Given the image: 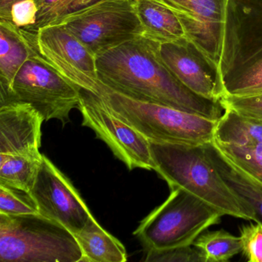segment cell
I'll list each match as a JSON object with an SVG mask.
<instances>
[{"instance_id":"5b68a950","label":"cell","mask_w":262,"mask_h":262,"mask_svg":"<svg viewBox=\"0 0 262 262\" xmlns=\"http://www.w3.org/2000/svg\"><path fill=\"white\" fill-rule=\"evenodd\" d=\"M166 200L139 224L134 234L145 249L190 246L208 228L220 223L222 214L181 188H173Z\"/></svg>"},{"instance_id":"ac0fdd59","label":"cell","mask_w":262,"mask_h":262,"mask_svg":"<svg viewBox=\"0 0 262 262\" xmlns=\"http://www.w3.org/2000/svg\"><path fill=\"white\" fill-rule=\"evenodd\" d=\"M217 121L214 140L221 145L251 147L262 144V120L224 108Z\"/></svg>"},{"instance_id":"cb8c5ba5","label":"cell","mask_w":262,"mask_h":262,"mask_svg":"<svg viewBox=\"0 0 262 262\" xmlns=\"http://www.w3.org/2000/svg\"><path fill=\"white\" fill-rule=\"evenodd\" d=\"M242 254L249 262H262V225L250 224L240 229Z\"/></svg>"},{"instance_id":"5bb4252c","label":"cell","mask_w":262,"mask_h":262,"mask_svg":"<svg viewBox=\"0 0 262 262\" xmlns=\"http://www.w3.org/2000/svg\"><path fill=\"white\" fill-rule=\"evenodd\" d=\"M30 56L24 30L0 21V105L8 102L15 78Z\"/></svg>"},{"instance_id":"7402d4cb","label":"cell","mask_w":262,"mask_h":262,"mask_svg":"<svg viewBox=\"0 0 262 262\" xmlns=\"http://www.w3.org/2000/svg\"><path fill=\"white\" fill-rule=\"evenodd\" d=\"M217 144L236 165L262 183V144L251 147Z\"/></svg>"},{"instance_id":"44dd1931","label":"cell","mask_w":262,"mask_h":262,"mask_svg":"<svg viewBox=\"0 0 262 262\" xmlns=\"http://www.w3.org/2000/svg\"><path fill=\"white\" fill-rule=\"evenodd\" d=\"M0 214L9 215L39 214V210L30 192L0 185Z\"/></svg>"},{"instance_id":"8fae6325","label":"cell","mask_w":262,"mask_h":262,"mask_svg":"<svg viewBox=\"0 0 262 262\" xmlns=\"http://www.w3.org/2000/svg\"><path fill=\"white\" fill-rule=\"evenodd\" d=\"M160 52L170 71L190 91L221 101L223 93L217 70L186 38L162 44Z\"/></svg>"},{"instance_id":"ffe728a7","label":"cell","mask_w":262,"mask_h":262,"mask_svg":"<svg viewBox=\"0 0 262 262\" xmlns=\"http://www.w3.org/2000/svg\"><path fill=\"white\" fill-rule=\"evenodd\" d=\"M202 254L203 262H225L242 251L240 236L224 230L203 232L193 243Z\"/></svg>"},{"instance_id":"ba28073f","label":"cell","mask_w":262,"mask_h":262,"mask_svg":"<svg viewBox=\"0 0 262 262\" xmlns=\"http://www.w3.org/2000/svg\"><path fill=\"white\" fill-rule=\"evenodd\" d=\"M79 90L78 110L82 116V125L91 128L128 169L154 170L148 139L117 117L97 95Z\"/></svg>"},{"instance_id":"4fadbf2b","label":"cell","mask_w":262,"mask_h":262,"mask_svg":"<svg viewBox=\"0 0 262 262\" xmlns=\"http://www.w3.org/2000/svg\"><path fill=\"white\" fill-rule=\"evenodd\" d=\"M207 158L228 188L249 208L254 222L262 225V183L236 165L213 139L204 145Z\"/></svg>"},{"instance_id":"9c48e42d","label":"cell","mask_w":262,"mask_h":262,"mask_svg":"<svg viewBox=\"0 0 262 262\" xmlns=\"http://www.w3.org/2000/svg\"><path fill=\"white\" fill-rule=\"evenodd\" d=\"M30 193L39 214L63 225L73 234L81 231L93 216L70 179L45 155Z\"/></svg>"},{"instance_id":"603a6c76","label":"cell","mask_w":262,"mask_h":262,"mask_svg":"<svg viewBox=\"0 0 262 262\" xmlns=\"http://www.w3.org/2000/svg\"><path fill=\"white\" fill-rule=\"evenodd\" d=\"M145 262H203L200 251L193 246L176 247L165 249L145 250Z\"/></svg>"},{"instance_id":"52a82bcc","label":"cell","mask_w":262,"mask_h":262,"mask_svg":"<svg viewBox=\"0 0 262 262\" xmlns=\"http://www.w3.org/2000/svg\"><path fill=\"white\" fill-rule=\"evenodd\" d=\"M79 100L77 87L31 53L18 72L11 96L5 104H30L42 115L45 122L57 119L65 125L70 122L72 110H78Z\"/></svg>"},{"instance_id":"8992f818","label":"cell","mask_w":262,"mask_h":262,"mask_svg":"<svg viewBox=\"0 0 262 262\" xmlns=\"http://www.w3.org/2000/svg\"><path fill=\"white\" fill-rule=\"evenodd\" d=\"M58 24L96 56L143 36L134 0H101L66 16Z\"/></svg>"},{"instance_id":"e0dca14e","label":"cell","mask_w":262,"mask_h":262,"mask_svg":"<svg viewBox=\"0 0 262 262\" xmlns=\"http://www.w3.org/2000/svg\"><path fill=\"white\" fill-rule=\"evenodd\" d=\"M82 252L81 262H125L126 249L120 241L105 231L94 216L74 234Z\"/></svg>"},{"instance_id":"2e32d148","label":"cell","mask_w":262,"mask_h":262,"mask_svg":"<svg viewBox=\"0 0 262 262\" xmlns=\"http://www.w3.org/2000/svg\"><path fill=\"white\" fill-rule=\"evenodd\" d=\"M135 9L143 36L164 44L185 39V32L177 16L156 0H134Z\"/></svg>"},{"instance_id":"3957f363","label":"cell","mask_w":262,"mask_h":262,"mask_svg":"<svg viewBox=\"0 0 262 262\" xmlns=\"http://www.w3.org/2000/svg\"><path fill=\"white\" fill-rule=\"evenodd\" d=\"M155 169L170 189L181 188L228 215L254 221L252 211L228 188L207 158L204 145L148 140Z\"/></svg>"},{"instance_id":"4316f807","label":"cell","mask_w":262,"mask_h":262,"mask_svg":"<svg viewBox=\"0 0 262 262\" xmlns=\"http://www.w3.org/2000/svg\"><path fill=\"white\" fill-rule=\"evenodd\" d=\"M42 3L43 0H0V21L10 22V11H11L12 7L15 4H34L38 6L39 10H41Z\"/></svg>"},{"instance_id":"d6986e66","label":"cell","mask_w":262,"mask_h":262,"mask_svg":"<svg viewBox=\"0 0 262 262\" xmlns=\"http://www.w3.org/2000/svg\"><path fill=\"white\" fill-rule=\"evenodd\" d=\"M42 155L39 157L0 155V185L30 192L40 167Z\"/></svg>"},{"instance_id":"277c9868","label":"cell","mask_w":262,"mask_h":262,"mask_svg":"<svg viewBox=\"0 0 262 262\" xmlns=\"http://www.w3.org/2000/svg\"><path fill=\"white\" fill-rule=\"evenodd\" d=\"M74 234L40 214H0L2 262H81Z\"/></svg>"},{"instance_id":"484cf974","label":"cell","mask_w":262,"mask_h":262,"mask_svg":"<svg viewBox=\"0 0 262 262\" xmlns=\"http://www.w3.org/2000/svg\"><path fill=\"white\" fill-rule=\"evenodd\" d=\"M99 1L101 0H62L57 8L52 13L46 27L56 25L66 16L90 7Z\"/></svg>"},{"instance_id":"6da1fadb","label":"cell","mask_w":262,"mask_h":262,"mask_svg":"<svg viewBox=\"0 0 262 262\" xmlns=\"http://www.w3.org/2000/svg\"><path fill=\"white\" fill-rule=\"evenodd\" d=\"M161 45L141 36L99 55L98 78L132 99L219 120L225 111L221 101L205 99L186 88L164 62Z\"/></svg>"},{"instance_id":"7c38bea8","label":"cell","mask_w":262,"mask_h":262,"mask_svg":"<svg viewBox=\"0 0 262 262\" xmlns=\"http://www.w3.org/2000/svg\"><path fill=\"white\" fill-rule=\"evenodd\" d=\"M42 115L32 105L11 102L0 105V155L39 157Z\"/></svg>"},{"instance_id":"30bf717a","label":"cell","mask_w":262,"mask_h":262,"mask_svg":"<svg viewBox=\"0 0 262 262\" xmlns=\"http://www.w3.org/2000/svg\"><path fill=\"white\" fill-rule=\"evenodd\" d=\"M177 16L186 39L217 70L228 0H156Z\"/></svg>"},{"instance_id":"9a60e30c","label":"cell","mask_w":262,"mask_h":262,"mask_svg":"<svg viewBox=\"0 0 262 262\" xmlns=\"http://www.w3.org/2000/svg\"><path fill=\"white\" fill-rule=\"evenodd\" d=\"M38 45L50 50L90 76H97L96 56L62 24L47 26L36 33Z\"/></svg>"},{"instance_id":"7a4b0ae2","label":"cell","mask_w":262,"mask_h":262,"mask_svg":"<svg viewBox=\"0 0 262 262\" xmlns=\"http://www.w3.org/2000/svg\"><path fill=\"white\" fill-rule=\"evenodd\" d=\"M219 78L222 97L262 95V0H228Z\"/></svg>"},{"instance_id":"d4e9b609","label":"cell","mask_w":262,"mask_h":262,"mask_svg":"<svg viewBox=\"0 0 262 262\" xmlns=\"http://www.w3.org/2000/svg\"><path fill=\"white\" fill-rule=\"evenodd\" d=\"M224 108L262 120V95L245 96H224L221 99Z\"/></svg>"}]
</instances>
